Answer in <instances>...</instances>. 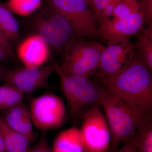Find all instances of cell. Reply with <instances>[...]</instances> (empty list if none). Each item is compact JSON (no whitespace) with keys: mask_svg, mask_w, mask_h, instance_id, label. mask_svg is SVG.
<instances>
[{"mask_svg":"<svg viewBox=\"0 0 152 152\" xmlns=\"http://www.w3.org/2000/svg\"><path fill=\"white\" fill-rule=\"evenodd\" d=\"M55 71L53 63L37 67L24 66L6 72L2 78L6 83L24 94H31L39 89L49 88V77Z\"/></svg>","mask_w":152,"mask_h":152,"instance_id":"cell-8","label":"cell"},{"mask_svg":"<svg viewBox=\"0 0 152 152\" xmlns=\"http://www.w3.org/2000/svg\"><path fill=\"white\" fill-rule=\"evenodd\" d=\"M138 4L143 17L144 24L152 25V0H141Z\"/></svg>","mask_w":152,"mask_h":152,"instance_id":"cell-23","label":"cell"},{"mask_svg":"<svg viewBox=\"0 0 152 152\" xmlns=\"http://www.w3.org/2000/svg\"><path fill=\"white\" fill-rule=\"evenodd\" d=\"M119 0H111L107 5L101 14V23L102 22L110 20L113 16L114 9Z\"/></svg>","mask_w":152,"mask_h":152,"instance_id":"cell-27","label":"cell"},{"mask_svg":"<svg viewBox=\"0 0 152 152\" xmlns=\"http://www.w3.org/2000/svg\"><path fill=\"white\" fill-rule=\"evenodd\" d=\"M24 94L12 85L0 86V111H5L22 102Z\"/></svg>","mask_w":152,"mask_h":152,"instance_id":"cell-19","label":"cell"},{"mask_svg":"<svg viewBox=\"0 0 152 152\" xmlns=\"http://www.w3.org/2000/svg\"><path fill=\"white\" fill-rule=\"evenodd\" d=\"M0 134L6 152H28L29 150L28 139L9 126L1 117Z\"/></svg>","mask_w":152,"mask_h":152,"instance_id":"cell-15","label":"cell"},{"mask_svg":"<svg viewBox=\"0 0 152 152\" xmlns=\"http://www.w3.org/2000/svg\"><path fill=\"white\" fill-rule=\"evenodd\" d=\"M70 24L77 38H97L95 14L85 0H47Z\"/></svg>","mask_w":152,"mask_h":152,"instance_id":"cell-6","label":"cell"},{"mask_svg":"<svg viewBox=\"0 0 152 152\" xmlns=\"http://www.w3.org/2000/svg\"><path fill=\"white\" fill-rule=\"evenodd\" d=\"M134 44L136 52L141 61L150 71H152V38L145 35L141 31L135 35Z\"/></svg>","mask_w":152,"mask_h":152,"instance_id":"cell-20","label":"cell"},{"mask_svg":"<svg viewBox=\"0 0 152 152\" xmlns=\"http://www.w3.org/2000/svg\"><path fill=\"white\" fill-rule=\"evenodd\" d=\"M111 0H92V10L95 14L96 20L101 24V14L107 5Z\"/></svg>","mask_w":152,"mask_h":152,"instance_id":"cell-25","label":"cell"},{"mask_svg":"<svg viewBox=\"0 0 152 152\" xmlns=\"http://www.w3.org/2000/svg\"><path fill=\"white\" fill-rule=\"evenodd\" d=\"M55 71L59 78L61 89L66 100L68 105L71 103L74 94L82 86L91 80L90 78L70 73L61 67L58 63L54 62Z\"/></svg>","mask_w":152,"mask_h":152,"instance_id":"cell-14","label":"cell"},{"mask_svg":"<svg viewBox=\"0 0 152 152\" xmlns=\"http://www.w3.org/2000/svg\"><path fill=\"white\" fill-rule=\"evenodd\" d=\"M101 89V85L97 81L91 80L77 90L68 105L72 117L75 118L82 117L90 108L100 105Z\"/></svg>","mask_w":152,"mask_h":152,"instance_id":"cell-12","label":"cell"},{"mask_svg":"<svg viewBox=\"0 0 152 152\" xmlns=\"http://www.w3.org/2000/svg\"><path fill=\"white\" fill-rule=\"evenodd\" d=\"M136 55L130 39L108 43L101 56L99 64L94 74L113 75L122 72L133 62Z\"/></svg>","mask_w":152,"mask_h":152,"instance_id":"cell-9","label":"cell"},{"mask_svg":"<svg viewBox=\"0 0 152 152\" xmlns=\"http://www.w3.org/2000/svg\"><path fill=\"white\" fill-rule=\"evenodd\" d=\"M100 104L104 110L111 134L110 152L116 151L119 146L132 137L142 121L149 115L140 113L102 85Z\"/></svg>","mask_w":152,"mask_h":152,"instance_id":"cell-2","label":"cell"},{"mask_svg":"<svg viewBox=\"0 0 152 152\" xmlns=\"http://www.w3.org/2000/svg\"><path fill=\"white\" fill-rule=\"evenodd\" d=\"M106 47L96 41L76 38L62 56L61 67L70 73L87 77L97 70Z\"/></svg>","mask_w":152,"mask_h":152,"instance_id":"cell-4","label":"cell"},{"mask_svg":"<svg viewBox=\"0 0 152 152\" xmlns=\"http://www.w3.org/2000/svg\"><path fill=\"white\" fill-rule=\"evenodd\" d=\"M133 135L134 134L124 142L121 148L117 150L115 152H137L134 143Z\"/></svg>","mask_w":152,"mask_h":152,"instance_id":"cell-28","label":"cell"},{"mask_svg":"<svg viewBox=\"0 0 152 152\" xmlns=\"http://www.w3.org/2000/svg\"><path fill=\"white\" fill-rule=\"evenodd\" d=\"M17 54L24 66L29 68L43 66L51 58L48 46L37 34L22 41L17 48Z\"/></svg>","mask_w":152,"mask_h":152,"instance_id":"cell-11","label":"cell"},{"mask_svg":"<svg viewBox=\"0 0 152 152\" xmlns=\"http://www.w3.org/2000/svg\"><path fill=\"white\" fill-rule=\"evenodd\" d=\"M99 83L117 97L145 115H152V72L136 52L132 64L113 75L94 74Z\"/></svg>","mask_w":152,"mask_h":152,"instance_id":"cell-1","label":"cell"},{"mask_svg":"<svg viewBox=\"0 0 152 152\" xmlns=\"http://www.w3.org/2000/svg\"><path fill=\"white\" fill-rule=\"evenodd\" d=\"M87 4L88 5L89 7H91L92 3V0H85Z\"/></svg>","mask_w":152,"mask_h":152,"instance_id":"cell-31","label":"cell"},{"mask_svg":"<svg viewBox=\"0 0 152 152\" xmlns=\"http://www.w3.org/2000/svg\"><path fill=\"white\" fill-rule=\"evenodd\" d=\"M80 129L84 152H108L111 134L107 119L99 106L85 112Z\"/></svg>","mask_w":152,"mask_h":152,"instance_id":"cell-5","label":"cell"},{"mask_svg":"<svg viewBox=\"0 0 152 152\" xmlns=\"http://www.w3.org/2000/svg\"><path fill=\"white\" fill-rule=\"evenodd\" d=\"M4 112L1 118L6 124L26 137L31 142L34 141V134L29 109L22 102Z\"/></svg>","mask_w":152,"mask_h":152,"instance_id":"cell-13","label":"cell"},{"mask_svg":"<svg viewBox=\"0 0 152 152\" xmlns=\"http://www.w3.org/2000/svg\"><path fill=\"white\" fill-rule=\"evenodd\" d=\"M10 58V57L7 52L0 47V62L7 61Z\"/></svg>","mask_w":152,"mask_h":152,"instance_id":"cell-29","label":"cell"},{"mask_svg":"<svg viewBox=\"0 0 152 152\" xmlns=\"http://www.w3.org/2000/svg\"><path fill=\"white\" fill-rule=\"evenodd\" d=\"M28 152H52L47 140L46 131H43L39 141Z\"/></svg>","mask_w":152,"mask_h":152,"instance_id":"cell-24","label":"cell"},{"mask_svg":"<svg viewBox=\"0 0 152 152\" xmlns=\"http://www.w3.org/2000/svg\"><path fill=\"white\" fill-rule=\"evenodd\" d=\"M4 73H5L4 72L3 68L0 66V78L2 77L3 75H4Z\"/></svg>","mask_w":152,"mask_h":152,"instance_id":"cell-32","label":"cell"},{"mask_svg":"<svg viewBox=\"0 0 152 152\" xmlns=\"http://www.w3.org/2000/svg\"><path fill=\"white\" fill-rule=\"evenodd\" d=\"M6 4L0 3V29L11 42H15L20 35L16 19Z\"/></svg>","mask_w":152,"mask_h":152,"instance_id":"cell-18","label":"cell"},{"mask_svg":"<svg viewBox=\"0 0 152 152\" xmlns=\"http://www.w3.org/2000/svg\"><path fill=\"white\" fill-rule=\"evenodd\" d=\"M30 111L33 125L42 131L60 127L66 117V109L61 98L50 93L33 99Z\"/></svg>","mask_w":152,"mask_h":152,"instance_id":"cell-7","label":"cell"},{"mask_svg":"<svg viewBox=\"0 0 152 152\" xmlns=\"http://www.w3.org/2000/svg\"><path fill=\"white\" fill-rule=\"evenodd\" d=\"M151 115L142 121L133 135L137 152H152Z\"/></svg>","mask_w":152,"mask_h":152,"instance_id":"cell-17","label":"cell"},{"mask_svg":"<svg viewBox=\"0 0 152 152\" xmlns=\"http://www.w3.org/2000/svg\"><path fill=\"white\" fill-rule=\"evenodd\" d=\"M33 27L46 42L51 53L64 56L76 37L69 21L53 7L47 4L37 13Z\"/></svg>","mask_w":152,"mask_h":152,"instance_id":"cell-3","label":"cell"},{"mask_svg":"<svg viewBox=\"0 0 152 152\" xmlns=\"http://www.w3.org/2000/svg\"><path fill=\"white\" fill-rule=\"evenodd\" d=\"M143 15L140 11L122 19L106 20L98 28L97 38H101L107 43H115L130 39L143 29Z\"/></svg>","mask_w":152,"mask_h":152,"instance_id":"cell-10","label":"cell"},{"mask_svg":"<svg viewBox=\"0 0 152 152\" xmlns=\"http://www.w3.org/2000/svg\"><path fill=\"white\" fill-rule=\"evenodd\" d=\"M140 12L138 2L136 0H119L114 9L113 19L124 18Z\"/></svg>","mask_w":152,"mask_h":152,"instance_id":"cell-22","label":"cell"},{"mask_svg":"<svg viewBox=\"0 0 152 152\" xmlns=\"http://www.w3.org/2000/svg\"><path fill=\"white\" fill-rule=\"evenodd\" d=\"M6 4L12 12L28 16L39 9L42 0H8Z\"/></svg>","mask_w":152,"mask_h":152,"instance_id":"cell-21","label":"cell"},{"mask_svg":"<svg viewBox=\"0 0 152 152\" xmlns=\"http://www.w3.org/2000/svg\"><path fill=\"white\" fill-rule=\"evenodd\" d=\"M0 152H6L2 138L0 134Z\"/></svg>","mask_w":152,"mask_h":152,"instance_id":"cell-30","label":"cell"},{"mask_svg":"<svg viewBox=\"0 0 152 152\" xmlns=\"http://www.w3.org/2000/svg\"><path fill=\"white\" fill-rule=\"evenodd\" d=\"M0 47L8 54L12 59H15V53L12 44L0 29Z\"/></svg>","mask_w":152,"mask_h":152,"instance_id":"cell-26","label":"cell"},{"mask_svg":"<svg viewBox=\"0 0 152 152\" xmlns=\"http://www.w3.org/2000/svg\"><path fill=\"white\" fill-rule=\"evenodd\" d=\"M52 152H84L80 129L73 127L61 133L54 143Z\"/></svg>","mask_w":152,"mask_h":152,"instance_id":"cell-16","label":"cell"}]
</instances>
